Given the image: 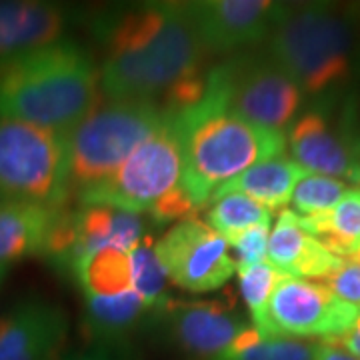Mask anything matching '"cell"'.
Segmentation results:
<instances>
[{
  "mask_svg": "<svg viewBox=\"0 0 360 360\" xmlns=\"http://www.w3.org/2000/svg\"><path fill=\"white\" fill-rule=\"evenodd\" d=\"M101 101L98 65L75 40L0 60V118L66 136Z\"/></svg>",
  "mask_w": 360,
  "mask_h": 360,
  "instance_id": "2",
  "label": "cell"
},
{
  "mask_svg": "<svg viewBox=\"0 0 360 360\" xmlns=\"http://www.w3.org/2000/svg\"><path fill=\"white\" fill-rule=\"evenodd\" d=\"M75 11L42 0H0V60L65 40Z\"/></svg>",
  "mask_w": 360,
  "mask_h": 360,
  "instance_id": "15",
  "label": "cell"
},
{
  "mask_svg": "<svg viewBox=\"0 0 360 360\" xmlns=\"http://www.w3.org/2000/svg\"><path fill=\"white\" fill-rule=\"evenodd\" d=\"M0 202L72 205L66 136L0 118Z\"/></svg>",
  "mask_w": 360,
  "mask_h": 360,
  "instance_id": "6",
  "label": "cell"
},
{
  "mask_svg": "<svg viewBox=\"0 0 360 360\" xmlns=\"http://www.w3.org/2000/svg\"><path fill=\"white\" fill-rule=\"evenodd\" d=\"M352 258H354V262H359V264H360V246L356 248V252H354V257H352Z\"/></svg>",
  "mask_w": 360,
  "mask_h": 360,
  "instance_id": "33",
  "label": "cell"
},
{
  "mask_svg": "<svg viewBox=\"0 0 360 360\" xmlns=\"http://www.w3.org/2000/svg\"><path fill=\"white\" fill-rule=\"evenodd\" d=\"M270 222L272 210L238 193L222 194L212 200L206 214V224L226 243L255 226H270Z\"/></svg>",
  "mask_w": 360,
  "mask_h": 360,
  "instance_id": "24",
  "label": "cell"
},
{
  "mask_svg": "<svg viewBox=\"0 0 360 360\" xmlns=\"http://www.w3.org/2000/svg\"><path fill=\"white\" fill-rule=\"evenodd\" d=\"M360 309L330 292L326 284L283 274L270 295L262 336L338 338L359 319Z\"/></svg>",
  "mask_w": 360,
  "mask_h": 360,
  "instance_id": "9",
  "label": "cell"
},
{
  "mask_svg": "<svg viewBox=\"0 0 360 360\" xmlns=\"http://www.w3.org/2000/svg\"><path fill=\"white\" fill-rule=\"evenodd\" d=\"M182 186V155L174 115L148 136L103 184L78 194L77 206H108L148 214Z\"/></svg>",
  "mask_w": 360,
  "mask_h": 360,
  "instance_id": "8",
  "label": "cell"
},
{
  "mask_svg": "<svg viewBox=\"0 0 360 360\" xmlns=\"http://www.w3.org/2000/svg\"><path fill=\"white\" fill-rule=\"evenodd\" d=\"M168 345L188 360H217L248 324L219 300H174L153 312Z\"/></svg>",
  "mask_w": 360,
  "mask_h": 360,
  "instance_id": "11",
  "label": "cell"
},
{
  "mask_svg": "<svg viewBox=\"0 0 360 360\" xmlns=\"http://www.w3.org/2000/svg\"><path fill=\"white\" fill-rule=\"evenodd\" d=\"M130 266H132V290L155 312L170 296L167 295L168 276L156 258L155 240L150 234L144 236L141 243L130 250Z\"/></svg>",
  "mask_w": 360,
  "mask_h": 360,
  "instance_id": "25",
  "label": "cell"
},
{
  "mask_svg": "<svg viewBox=\"0 0 360 360\" xmlns=\"http://www.w3.org/2000/svg\"><path fill=\"white\" fill-rule=\"evenodd\" d=\"M196 32L206 51H240L258 40L269 39L283 2L269 0H202L186 2Z\"/></svg>",
  "mask_w": 360,
  "mask_h": 360,
  "instance_id": "12",
  "label": "cell"
},
{
  "mask_svg": "<svg viewBox=\"0 0 360 360\" xmlns=\"http://www.w3.org/2000/svg\"><path fill=\"white\" fill-rule=\"evenodd\" d=\"M347 191V182L342 180L307 172L296 184L295 193L290 196V202L295 208L292 212L298 217H314L328 212L340 202Z\"/></svg>",
  "mask_w": 360,
  "mask_h": 360,
  "instance_id": "26",
  "label": "cell"
},
{
  "mask_svg": "<svg viewBox=\"0 0 360 360\" xmlns=\"http://www.w3.org/2000/svg\"><path fill=\"white\" fill-rule=\"evenodd\" d=\"M155 101H106L66 134L68 180L72 202L78 194L103 184L115 174L142 142L168 118Z\"/></svg>",
  "mask_w": 360,
  "mask_h": 360,
  "instance_id": "5",
  "label": "cell"
},
{
  "mask_svg": "<svg viewBox=\"0 0 360 360\" xmlns=\"http://www.w3.org/2000/svg\"><path fill=\"white\" fill-rule=\"evenodd\" d=\"M322 284L330 288V292L345 300L348 304H354L360 309V264L354 260H345L338 270H335Z\"/></svg>",
  "mask_w": 360,
  "mask_h": 360,
  "instance_id": "29",
  "label": "cell"
},
{
  "mask_svg": "<svg viewBox=\"0 0 360 360\" xmlns=\"http://www.w3.org/2000/svg\"><path fill=\"white\" fill-rule=\"evenodd\" d=\"M266 54L302 94L319 96L340 89L352 75V32L330 4H284Z\"/></svg>",
  "mask_w": 360,
  "mask_h": 360,
  "instance_id": "4",
  "label": "cell"
},
{
  "mask_svg": "<svg viewBox=\"0 0 360 360\" xmlns=\"http://www.w3.org/2000/svg\"><path fill=\"white\" fill-rule=\"evenodd\" d=\"M314 360H359V359H354L352 354H348L347 350H345L342 347H338L335 340L326 338V340H321V342H319Z\"/></svg>",
  "mask_w": 360,
  "mask_h": 360,
  "instance_id": "32",
  "label": "cell"
},
{
  "mask_svg": "<svg viewBox=\"0 0 360 360\" xmlns=\"http://www.w3.org/2000/svg\"><path fill=\"white\" fill-rule=\"evenodd\" d=\"M103 49L98 65L106 101L162 103L182 84L206 75L210 52L186 2H142L108 8L92 20Z\"/></svg>",
  "mask_w": 360,
  "mask_h": 360,
  "instance_id": "1",
  "label": "cell"
},
{
  "mask_svg": "<svg viewBox=\"0 0 360 360\" xmlns=\"http://www.w3.org/2000/svg\"><path fill=\"white\" fill-rule=\"evenodd\" d=\"M174 127L182 155V188L196 210L246 168L286 150V134L258 129L206 92L174 115Z\"/></svg>",
  "mask_w": 360,
  "mask_h": 360,
  "instance_id": "3",
  "label": "cell"
},
{
  "mask_svg": "<svg viewBox=\"0 0 360 360\" xmlns=\"http://www.w3.org/2000/svg\"><path fill=\"white\" fill-rule=\"evenodd\" d=\"M4 274H6V272H4V270H0V283H2V278H4Z\"/></svg>",
  "mask_w": 360,
  "mask_h": 360,
  "instance_id": "34",
  "label": "cell"
},
{
  "mask_svg": "<svg viewBox=\"0 0 360 360\" xmlns=\"http://www.w3.org/2000/svg\"><path fill=\"white\" fill-rule=\"evenodd\" d=\"M330 340H335L336 345L345 348L348 354H352L354 359L360 360V314L345 335L338 336V338H330Z\"/></svg>",
  "mask_w": 360,
  "mask_h": 360,
  "instance_id": "31",
  "label": "cell"
},
{
  "mask_svg": "<svg viewBox=\"0 0 360 360\" xmlns=\"http://www.w3.org/2000/svg\"><path fill=\"white\" fill-rule=\"evenodd\" d=\"M75 229L77 243L65 272L70 270L78 258L92 250L116 246L130 252L144 236H148V226L142 214L108 206H75Z\"/></svg>",
  "mask_w": 360,
  "mask_h": 360,
  "instance_id": "18",
  "label": "cell"
},
{
  "mask_svg": "<svg viewBox=\"0 0 360 360\" xmlns=\"http://www.w3.org/2000/svg\"><path fill=\"white\" fill-rule=\"evenodd\" d=\"M65 206L0 202V270L30 257H44L51 232Z\"/></svg>",
  "mask_w": 360,
  "mask_h": 360,
  "instance_id": "17",
  "label": "cell"
},
{
  "mask_svg": "<svg viewBox=\"0 0 360 360\" xmlns=\"http://www.w3.org/2000/svg\"><path fill=\"white\" fill-rule=\"evenodd\" d=\"M205 92L232 115L258 129L286 134L302 106V90L269 58V54L240 52L210 68Z\"/></svg>",
  "mask_w": 360,
  "mask_h": 360,
  "instance_id": "7",
  "label": "cell"
},
{
  "mask_svg": "<svg viewBox=\"0 0 360 360\" xmlns=\"http://www.w3.org/2000/svg\"><path fill=\"white\" fill-rule=\"evenodd\" d=\"M146 316H153V309L134 290L106 298L84 296L82 333L90 345H122Z\"/></svg>",
  "mask_w": 360,
  "mask_h": 360,
  "instance_id": "20",
  "label": "cell"
},
{
  "mask_svg": "<svg viewBox=\"0 0 360 360\" xmlns=\"http://www.w3.org/2000/svg\"><path fill=\"white\" fill-rule=\"evenodd\" d=\"M298 222L333 255L354 257L360 246V188H348L333 210L314 217H298Z\"/></svg>",
  "mask_w": 360,
  "mask_h": 360,
  "instance_id": "22",
  "label": "cell"
},
{
  "mask_svg": "<svg viewBox=\"0 0 360 360\" xmlns=\"http://www.w3.org/2000/svg\"><path fill=\"white\" fill-rule=\"evenodd\" d=\"M229 246L206 222L188 217L165 232L155 243V252L172 284L200 295L224 286L236 272Z\"/></svg>",
  "mask_w": 360,
  "mask_h": 360,
  "instance_id": "10",
  "label": "cell"
},
{
  "mask_svg": "<svg viewBox=\"0 0 360 360\" xmlns=\"http://www.w3.org/2000/svg\"><path fill=\"white\" fill-rule=\"evenodd\" d=\"M266 262L286 276L324 281L342 264V258L310 236L295 212L284 208L269 236Z\"/></svg>",
  "mask_w": 360,
  "mask_h": 360,
  "instance_id": "16",
  "label": "cell"
},
{
  "mask_svg": "<svg viewBox=\"0 0 360 360\" xmlns=\"http://www.w3.org/2000/svg\"><path fill=\"white\" fill-rule=\"evenodd\" d=\"M319 342L284 336H262L255 326L245 328L217 360H314Z\"/></svg>",
  "mask_w": 360,
  "mask_h": 360,
  "instance_id": "23",
  "label": "cell"
},
{
  "mask_svg": "<svg viewBox=\"0 0 360 360\" xmlns=\"http://www.w3.org/2000/svg\"><path fill=\"white\" fill-rule=\"evenodd\" d=\"M290 158L310 174L360 184V139L330 127L319 110L302 115L286 134Z\"/></svg>",
  "mask_w": 360,
  "mask_h": 360,
  "instance_id": "14",
  "label": "cell"
},
{
  "mask_svg": "<svg viewBox=\"0 0 360 360\" xmlns=\"http://www.w3.org/2000/svg\"><path fill=\"white\" fill-rule=\"evenodd\" d=\"M270 226H255L250 231L238 234L232 238L229 245H232L236 252V266H252L266 262V250H269Z\"/></svg>",
  "mask_w": 360,
  "mask_h": 360,
  "instance_id": "28",
  "label": "cell"
},
{
  "mask_svg": "<svg viewBox=\"0 0 360 360\" xmlns=\"http://www.w3.org/2000/svg\"><path fill=\"white\" fill-rule=\"evenodd\" d=\"M68 338L63 307L26 296L0 314V360H56Z\"/></svg>",
  "mask_w": 360,
  "mask_h": 360,
  "instance_id": "13",
  "label": "cell"
},
{
  "mask_svg": "<svg viewBox=\"0 0 360 360\" xmlns=\"http://www.w3.org/2000/svg\"><path fill=\"white\" fill-rule=\"evenodd\" d=\"M236 272H238L240 295L245 298L250 319L255 322L252 326L260 330L270 295H272L276 283L281 281L283 272H278L269 262H260V264H252V266H236Z\"/></svg>",
  "mask_w": 360,
  "mask_h": 360,
  "instance_id": "27",
  "label": "cell"
},
{
  "mask_svg": "<svg viewBox=\"0 0 360 360\" xmlns=\"http://www.w3.org/2000/svg\"><path fill=\"white\" fill-rule=\"evenodd\" d=\"M68 274L80 286L82 296H116L132 290L130 252L116 246H104L80 257Z\"/></svg>",
  "mask_w": 360,
  "mask_h": 360,
  "instance_id": "21",
  "label": "cell"
},
{
  "mask_svg": "<svg viewBox=\"0 0 360 360\" xmlns=\"http://www.w3.org/2000/svg\"><path fill=\"white\" fill-rule=\"evenodd\" d=\"M65 360H132V354L127 348V342H122V345H90L86 350L72 354Z\"/></svg>",
  "mask_w": 360,
  "mask_h": 360,
  "instance_id": "30",
  "label": "cell"
},
{
  "mask_svg": "<svg viewBox=\"0 0 360 360\" xmlns=\"http://www.w3.org/2000/svg\"><path fill=\"white\" fill-rule=\"evenodd\" d=\"M304 174L307 170L298 167L290 156H272L269 160H262L255 167L246 168L245 172H240L238 176L222 184L212 196V200H217L222 194L238 193L257 200L258 205L266 206L274 212L290 202L296 184Z\"/></svg>",
  "mask_w": 360,
  "mask_h": 360,
  "instance_id": "19",
  "label": "cell"
}]
</instances>
